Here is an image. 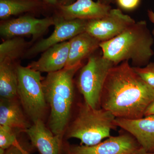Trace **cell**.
Here are the masks:
<instances>
[{"label": "cell", "instance_id": "e0dca14e", "mask_svg": "<svg viewBox=\"0 0 154 154\" xmlns=\"http://www.w3.org/2000/svg\"><path fill=\"white\" fill-rule=\"evenodd\" d=\"M0 95L6 99H14L18 96L17 67L9 59L0 62Z\"/></svg>", "mask_w": 154, "mask_h": 154}, {"label": "cell", "instance_id": "7402d4cb", "mask_svg": "<svg viewBox=\"0 0 154 154\" xmlns=\"http://www.w3.org/2000/svg\"><path fill=\"white\" fill-rule=\"evenodd\" d=\"M119 8L125 11L135 10L138 7L140 0H115Z\"/></svg>", "mask_w": 154, "mask_h": 154}, {"label": "cell", "instance_id": "ffe728a7", "mask_svg": "<svg viewBox=\"0 0 154 154\" xmlns=\"http://www.w3.org/2000/svg\"><path fill=\"white\" fill-rule=\"evenodd\" d=\"M17 142L15 130L0 125V148L8 149Z\"/></svg>", "mask_w": 154, "mask_h": 154}, {"label": "cell", "instance_id": "6da1fadb", "mask_svg": "<svg viewBox=\"0 0 154 154\" xmlns=\"http://www.w3.org/2000/svg\"><path fill=\"white\" fill-rule=\"evenodd\" d=\"M154 99V88L139 76L128 61H125L113 66L108 73L101 106L116 118L136 119L144 116Z\"/></svg>", "mask_w": 154, "mask_h": 154}, {"label": "cell", "instance_id": "8992f818", "mask_svg": "<svg viewBox=\"0 0 154 154\" xmlns=\"http://www.w3.org/2000/svg\"><path fill=\"white\" fill-rule=\"evenodd\" d=\"M114 66L113 62L102 56L91 55L81 69L77 86L85 102L94 109L101 106L102 91L107 75Z\"/></svg>", "mask_w": 154, "mask_h": 154}, {"label": "cell", "instance_id": "3957f363", "mask_svg": "<svg viewBox=\"0 0 154 154\" xmlns=\"http://www.w3.org/2000/svg\"><path fill=\"white\" fill-rule=\"evenodd\" d=\"M82 65L48 73L42 81L43 91L51 107L49 127L61 138L68 122L73 100V79Z\"/></svg>", "mask_w": 154, "mask_h": 154}, {"label": "cell", "instance_id": "9c48e42d", "mask_svg": "<svg viewBox=\"0 0 154 154\" xmlns=\"http://www.w3.org/2000/svg\"><path fill=\"white\" fill-rule=\"evenodd\" d=\"M55 23V19L53 18L39 19L29 16L20 17L1 23L0 34L6 39L23 36H32L36 38Z\"/></svg>", "mask_w": 154, "mask_h": 154}, {"label": "cell", "instance_id": "603a6c76", "mask_svg": "<svg viewBox=\"0 0 154 154\" xmlns=\"http://www.w3.org/2000/svg\"><path fill=\"white\" fill-rule=\"evenodd\" d=\"M5 154H24L22 147L17 141L14 145L6 151Z\"/></svg>", "mask_w": 154, "mask_h": 154}, {"label": "cell", "instance_id": "2e32d148", "mask_svg": "<svg viewBox=\"0 0 154 154\" xmlns=\"http://www.w3.org/2000/svg\"><path fill=\"white\" fill-rule=\"evenodd\" d=\"M15 99L1 98L0 125L25 132L31 125L26 120L19 103Z\"/></svg>", "mask_w": 154, "mask_h": 154}, {"label": "cell", "instance_id": "cb8c5ba5", "mask_svg": "<svg viewBox=\"0 0 154 154\" xmlns=\"http://www.w3.org/2000/svg\"><path fill=\"white\" fill-rule=\"evenodd\" d=\"M152 115H154V99L146 109L144 113V116Z\"/></svg>", "mask_w": 154, "mask_h": 154}, {"label": "cell", "instance_id": "4fadbf2b", "mask_svg": "<svg viewBox=\"0 0 154 154\" xmlns=\"http://www.w3.org/2000/svg\"><path fill=\"white\" fill-rule=\"evenodd\" d=\"M69 48V40L55 45L45 50L39 59L28 66L36 71L48 73L60 70L66 65Z\"/></svg>", "mask_w": 154, "mask_h": 154}, {"label": "cell", "instance_id": "4316f807", "mask_svg": "<svg viewBox=\"0 0 154 154\" xmlns=\"http://www.w3.org/2000/svg\"><path fill=\"white\" fill-rule=\"evenodd\" d=\"M114 2H115V0H101L100 1L101 3L107 5H110L111 3Z\"/></svg>", "mask_w": 154, "mask_h": 154}, {"label": "cell", "instance_id": "7a4b0ae2", "mask_svg": "<svg viewBox=\"0 0 154 154\" xmlns=\"http://www.w3.org/2000/svg\"><path fill=\"white\" fill-rule=\"evenodd\" d=\"M154 39L145 21L136 22L114 38L101 42L102 56L114 66L131 60L134 67L147 65L152 56Z\"/></svg>", "mask_w": 154, "mask_h": 154}, {"label": "cell", "instance_id": "5bb4252c", "mask_svg": "<svg viewBox=\"0 0 154 154\" xmlns=\"http://www.w3.org/2000/svg\"><path fill=\"white\" fill-rule=\"evenodd\" d=\"M25 132L40 154H59L61 138L46 127L42 119L33 122Z\"/></svg>", "mask_w": 154, "mask_h": 154}, {"label": "cell", "instance_id": "52a82bcc", "mask_svg": "<svg viewBox=\"0 0 154 154\" xmlns=\"http://www.w3.org/2000/svg\"><path fill=\"white\" fill-rule=\"evenodd\" d=\"M135 22L120 9H111L102 18L88 20L85 32L102 42L118 36Z\"/></svg>", "mask_w": 154, "mask_h": 154}, {"label": "cell", "instance_id": "30bf717a", "mask_svg": "<svg viewBox=\"0 0 154 154\" xmlns=\"http://www.w3.org/2000/svg\"><path fill=\"white\" fill-rule=\"evenodd\" d=\"M137 142L128 134L110 137L104 141L92 146L71 148L70 154H133L140 147Z\"/></svg>", "mask_w": 154, "mask_h": 154}, {"label": "cell", "instance_id": "8fae6325", "mask_svg": "<svg viewBox=\"0 0 154 154\" xmlns=\"http://www.w3.org/2000/svg\"><path fill=\"white\" fill-rule=\"evenodd\" d=\"M115 122L133 136L141 147L154 152V115L136 119L116 118Z\"/></svg>", "mask_w": 154, "mask_h": 154}, {"label": "cell", "instance_id": "ac0fdd59", "mask_svg": "<svg viewBox=\"0 0 154 154\" xmlns=\"http://www.w3.org/2000/svg\"><path fill=\"white\" fill-rule=\"evenodd\" d=\"M28 45L24 38L20 36L6 39L0 45V62L6 59L14 62L25 55Z\"/></svg>", "mask_w": 154, "mask_h": 154}, {"label": "cell", "instance_id": "4dcf8cb0", "mask_svg": "<svg viewBox=\"0 0 154 154\" xmlns=\"http://www.w3.org/2000/svg\"><path fill=\"white\" fill-rule=\"evenodd\" d=\"M22 151H23V153H24V154H30L29 152H28L27 151L25 150L24 149L22 148Z\"/></svg>", "mask_w": 154, "mask_h": 154}, {"label": "cell", "instance_id": "44dd1931", "mask_svg": "<svg viewBox=\"0 0 154 154\" xmlns=\"http://www.w3.org/2000/svg\"><path fill=\"white\" fill-rule=\"evenodd\" d=\"M136 72L149 85L154 88V63H150L144 67H133Z\"/></svg>", "mask_w": 154, "mask_h": 154}, {"label": "cell", "instance_id": "9a60e30c", "mask_svg": "<svg viewBox=\"0 0 154 154\" xmlns=\"http://www.w3.org/2000/svg\"><path fill=\"white\" fill-rule=\"evenodd\" d=\"M68 59L65 68H72L82 65V61L90 56L100 48L101 42L87 32L80 33L69 40Z\"/></svg>", "mask_w": 154, "mask_h": 154}, {"label": "cell", "instance_id": "83f0119b", "mask_svg": "<svg viewBox=\"0 0 154 154\" xmlns=\"http://www.w3.org/2000/svg\"><path fill=\"white\" fill-rule=\"evenodd\" d=\"M74 0H62V5H69V4H71L72 2ZM97 1L100 2L101 0H97Z\"/></svg>", "mask_w": 154, "mask_h": 154}, {"label": "cell", "instance_id": "277c9868", "mask_svg": "<svg viewBox=\"0 0 154 154\" xmlns=\"http://www.w3.org/2000/svg\"><path fill=\"white\" fill-rule=\"evenodd\" d=\"M116 118L110 111L94 109L85 102L70 127L68 137L80 140L85 146L96 145L110 137V131L117 126Z\"/></svg>", "mask_w": 154, "mask_h": 154}, {"label": "cell", "instance_id": "d4e9b609", "mask_svg": "<svg viewBox=\"0 0 154 154\" xmlns=\"http://www.w3.org/2000/svg\"><path fill=\"white\" fill-rule=\"evenodd\" d=\"M133 154H154V152L147 151L145 149L140 147Z\"/></svg>", "mask_w": 154, "mask_h": 154}, {"label": "cell", "instance_id": "f1b7e54d", "mask_svg": "<svg viewBox=\"0 0 154 154\" xmlns=\"http://www.w3.org/2000/svg\"><path fill=\"white\" fill-rule=\"evenodd\" d=\"M46 2L52 5H55L57 3V0H44Z\"/></svg>", "mask_w": 154, "mask_h": 154}, {"label": "cell", "instance_id": "7c38bea8", "mask_svg": "<svg viewBox=\"0 0 154 154\" xmlns=\"http://www.w3.org/2000/svg\"><path fill=\"white\" fill-rule=\"evenodd\" d=\"M62 18L66 20H91L106 16L111 10L110 5L93 0H76L73 3L60 6Z\"/></svg>", "mask_w": 154, "mask_h": 154}, {"label": "cell", "instance_id": "f546056e", "mask_svg": "<svg viewBox=\"0 0 154 154\" xmlns=\"http://www.w3.org/2000/svg\"><path fill=\"white\" fill-rule=\"evenodd\" d=\"M6 150L4 149L0 148V154H5L6 152Z\"/></svg>", "mask_w": 154, "mask_h": 154}, {"label": "cell", "instance_id": "484cf974", "mask_svg": "<svg viewBox=\"0 0 154 154\" xmlns=\"http://www.w3.org/2000/svg\"><path fill=\"white\" fill-rule=\"evenodd\" d=\"M148 15L150 21L154 24V12H153L152 10H149L148 11ZM152 35L154 36V28L152 32Z\"/></svg>", "mask_w": 154, "mask_h": 154}, {"label": "cell", "instance_id": "ba28073f", "mask_svg": "<svg viewBox=\"0 0 154 154\" xmlns=\"http://www.w3.org/2000/svg\"><path fill=\"white\" fill-rule=\"evenodd\" d=\"M88 20L83 19L66 20L62 17L55 19L54 30L52 34L42 39L27 50L25 58L32 57L44 52L49 48L61 42L70 40L80 33L85 32Z\"/></svg>", "mask_w": 154, "mask_h": 154}, {"label": "cell", "instance_id": "5b68a950", "mask_svg": "<svg viewBox=\"0 0 154 154\" xmlns=\"http://www.w3.org/2000/svg\"><path fill=\"white\" fill-rule=\"evenodd\" d=\"M18 96L25 113L33 122L42 119L47 107L40 72L17 67Z\"/></svg>", "mask_w": 154, "mask_h": 154}, {"label": "cell", "instance_id": "d6986e66", "mask_svg": "<svg viewBox=\"0 0 154 154\" xmlns=\"http://www.w3.org/2000/svg\"><path fill=\"white\" fill-rule=\"evenodd\" d=\"M36 6L33 0H0V18L4 19L30 11Z\"/></svg>", "mask_w": 154, "mask_h": 154}]
</instances>
